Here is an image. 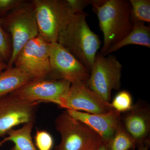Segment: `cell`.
<instances>
[{
    "label": "cell",
    "instance_id": "5",
    "mask_svg": "<svg viewBox=\"0 0 150 150\" xmlns=\"http://www.w3.org/2000/svg\"><path fill=\"white\" fill-rule=\"evenodd\" d=\"M55 123L61 137L55 150H97L103 141L96 132L66 111L56 118Z\"/></svg>",
    "mask_w": 150,
    "mask_h": 150
},
{
    "label": "cell",
    "instance_id": "26",
    "mask_svg": "<svg viewBox=\"0 0 150 150\" xmlns=\"http://www.w3.org/2000/svg\"><path fill=\"white\" fill-rule=\"evenodd\" d=\"M7 67V64L6 63H3L0 64V73H1L4 70L6 69Z\"/></svg>",
    "mask_w": 150,
    "mask_h": 150
},
{
    "label": "cell",
    "instance_id": "25",
    "mask_svg": "<svg viewBox=\"0 0 150 150\" xmlns=\"http://www.w3.org/2000/svg\"><path fill=\"white\" fill-rule=\"evenodd\" d=\"M149 144H146L138 146L137 150H149Z\"/></svg>",
    "mask_w": 150,
    "mask_h": 150
},
{
    "label": "cell",
    "instance_id": "17",
    "mask_svg": "<svg viewBox=\"0 0 150 150\" xmlns=\"http://www.w3.org/2000/svg\"><path fill=\"white\" fill-rule=\"evenodd\" d=\"M108 146L109 150H134L137 146L136 142L124 129L121 121Z\"/></svg>",
    "mask_w": 150,
    "mask_h": 150
},
{
    "label": "cell",
    "instance_id": "18",
    "mask_svg": "<svg viewBox=\"0 0 150 150\" xmlns=\"http://www.w3.org/2000/svg\"><path fill=\"white\" fill-rule=\"evenodd\" d=\"M132 21L150 22V0H130Z\"/></svg>",
    "mask_w": 150,
    "mask_h": 150
},
{
    "label": "cell",
    "instance_id": "7",
    "mask_svg": "<svg viewBox=\"0 0 150 150\" xmlns=\"http://www.w3.org/2000/svg\"><path fill=\"white\" fill-rule=\"evenodd\" d=\"M50 48V43L38 35L22 48L14 62V67L25 73L33 81L51 77Z\"/></svg>",
    "mask_w": 150,
    "mask_h": 150
},
{
    "label": "cell",
    "instance_id": "20",
    "mask_svg": "<svg viewBox=\"0 0 150 150\" xmlns=\"http://www.w3.org/2000/svg\"><path fill=\"white\" fill-rule=\"evenodd\" d=\"M34 143L38 150H51L54 147V139L48 131L37 130L34 137Z\"/></svg>",
    "mask_w": 150,
    "mask_h": 150
},
{
    "label": "cell",
    "instance_id": "24",
    "mask_svg": "<svg viewBox=\"0 0 150 150\" xmlns=\"http://www.w3.org/2000/svg\"><path fill=\"white\" fill-rule=\"evenodd\" d=\"M97 150H109L108 143L102 141Z\"/></svg>",
    "mask_w": 150,
    "mask_h": 150
},
{
    "label": "cell",
    "instance_id": "16",
    "mask_svg": "<svg viewBox=\"0 0 150 150\" xmlns=\"http://www.w3.org/2000/svg\"><path fill=\"white\" fill-rule=\"evenodd\" d=\"M34 123V122L25 123L20 129H13L8 132L4 141L13 142L14 145L11 150H38L31 137Z\"/></svg>",
    "mask_w": 150,
    "mask_h": 150
},
{
    "label": "cell",
    "instance_id": "12",
    "mask_svg": "<svg viewBox=\"0 0 150 150\" xmlns=\"http://www.w3.org/2000/svg\"><path fill=\"white\" fill-rule=\"evenodd\" d=\"M66 111L73 118L88 126L101 137L103 141L108 143L112 139L121 121V113L114 109L100 114L72 110Z\"/></svg>",
    "mask_w": 150,
    "mask_h": 150
},
{
    "label": "cell",
    "instance_id": "19",
    "mask_svg": "<svg viewBox=\"0 0 150 150\" xmlns=\"http://www.w3.org/2000/svg\"><path fill=\"white\" fill-rule=\"evenodd\" d=\"M110 103L113 109L121 113L128 112L134 105L132 96L129 91L125 90L119 92Z\"/></svg>",
    "mask_w": 150,
    "mask_h": 150
},
{
    "label": "cell",
    "instance_id": "8",
    "mask_svg": "<svg viewBox=\"0 0 150 150\" xmlns=\"http://www.w3.org/2000/svg\"><path fill=\"white\" fill-rule=\"evenodd\" d=\"M71 86V83L64 80L47 78L33 81L9 94L29 102L51 103L59 106Z\"/></svg>",
    "mask_w": 150,
    "mask_h": 150
},
{
    "label": "cell",
    "instance_id": "11",
    "mask_svg": "<svg viewBox=\"0 0 150 150\" xmlns=\"http://www.w3.org/2000/svg\"><path fill=\"white\" fill-rule=\"evenodd\" d=\"M59 106L66 110L92 114L105 113L113 109L110 103L90 89L84 82L71 84L68 93L61 99Z\"/></svg>",
    "mask_w": 150,
    "mask_h": 150
},
{
    "label": "cell",
    "instance_id": "21",
    "mask_svg": "<svg viewBox=\"0 0 150 150\" xmlns=\"http://www.w3.org/2000/svg\"><path fill=\"white\" fill-rule=\"evenodd\" d=\"M11 54V48L8 35L4 30L0 20V55L7 64Z\"/></svg>",
    "mask_w": 150,
    "mask_h": 150
},
{
    "label": "cell",
    "instance_id": "22",
    "mask_svg": "<svg viewBox=\"0 0 150 150\" xmlns=\"http://www.w3.org/2000/svg\"><path fill=\"white\" fill-rule=\"evenodd\" d=\"M70 11L74 14L84 11V8L92 5V1L89 0H65Z\"/></svg>",
    "mask_w": 150,
    "mask_h": 150
},
{
    "label": "cell",
    "instance_id": "3",
    "mask_svg": "<svg viewBox=\"0 0 150 150\" xmlns=\"http://www.w3.org/2000/svg\"><path fill=\"white\" fill-rule=\"evenodd\" d=\"M31 3L38 35L48 43L57 42L59 34L74 14L70 11L65 0H33Z\"/></svg>",
    "mask_w": 150,
    "mask_h": 150
},
{
    "label": "cell",
    "instance_id": "4",
    "mask_svg": "<svg viewBox=\"0 0 150 150\" xmlns=\"http://www.w3.org/2000/svg\"><path fill=\"white\" fill-rule=\"evenodd\" d=\"M1 21L10 33L12 38L11 54L7 64V69L13 67L16 56L25 45L38 35L37 22L31 1H25L10 12Z\"/></svg>",
    "mask_w": 150,
    "mask_h": 150
},
{
    "label": "cell",
    "instance_id": "27",
    "mask_svg": "<svg viewBox=\"0 0 150 150\" xmlns=\"http://www.w3.org/2000/svg\"><path fill=\"white\" fill-rule=\"evenodd\" d=\"M3 63H5V62H4V59H3L2 57L0 55V64H2Z\"/></svg>",
    "mask_w": 150,
    "mask_h": 150
},
{
    "label": "cell",
    "instance_id": "14",
    "mask_svg": "<svg viewBox=\"0 0 150 150\" xmlns=\"http://www.w3.org/2000/svg\"><path fill=\"white\" fill-rule=\"evenodd\" d=\"M133 29L129 34L117 44L110 47L105 56L118 51L124 46L137 45L150 48V27L145 23L132 21Z\"/></svg>",
    "mask_w": 150,
    "mask_h": 150
},
{
    "label": "cell",
    "instance_id": "23",
    "mask_svg": "<svg viewBox=\"0 0 150 150\" xmlns=\"http://www.w3.org/2000/svg\"><path fill=\"white\" fill-rule=\"evenodd\" d=\"M23 0H0V13H6L16 8L24 2Z\"/></svg>",
    "mask_w": 150,
    "mask_h": 150
},
{
    "label": "cell",
    "instance_id": "13",
    "mask_svg": "<svg viewBox=\"0 0 150 150\" xmlns=\"http://www.w3.org/2000/svg\"><path fill=\"white\" fill-rule=\"evenodd\" d=\"M124 129L136 142L137 146L149 144L150 110L149 106L138 102L121 117Z\"/></svg>",
    "mask_w": 150,
    "mask_h": 150
},
{
    "label": "cell",
    "instance_id": "10",
    "mask_svg": "<svg viewBox=\"0 0 150 150\" xmlns=\"http://www.w3.org/2000/svg\"><path fill=\"white\" fill-rule=\"evenodd\" d=\"M40 103L18 99L10 94L0 98V137L19 125L34 122Z\"/></svg>",
    "mask_w": 150,
    "mask_h": 150
},
{
    "label": "cell",
    "instance_id": "9",
    "mask_svg": "<svg viewBox=\"0 0 150 150\" xmlns=\"http://www.w3.org/2000/svg\"><path fill=\"white\" fill-rule=\"evenodd\" d=\"M50 79L64 80L71 84L86 83L89 77L86 68L57 42L50 43Z\"/></svg>",
    "mask_w": 150,
    "mask_h": 150
},
{
    "label": "cell",
    "instance_id": "2",
    "mask_svg": "<svg viewBox=\"0 0 150 150\" xmlns=\"http://www.w3.org/2000/svg\"><path fill=\"white\" fill-rule=\"evenodd\" d=\"M88 16L84 11L74 15L59 34L57 43L74 56L90 74L101 41L88 24L86 18Z\"/></svg>",
    "mask_w": 150,
    "mask_h": 150
},
{
    "label": "cell",
    "instance_id": "15",
    "mask_svg": "<svg viewBox=\"0 0 150 150\" xmlns=\"http://www.w3.org/2000/svg\"><path fill=\"white\" fill-rule=\"evenodd\" d=\"M32 81L28 75L18 68H7L0 73V98Z\"/></svg>",
    "mask_w": 150,
    "mask_h": 150
},
{
    "label": "cell",
    "instance_id": "1",
    "mask_svg": "<svg viewBox=\"0 0 150 150\" xmlns=\"http://www.w3.org/2000/svg\"><path fill=\"white\" fill-rule=\"evenodd\" d=\"M99 27L103 34L100 53L104 56L110 47L117 44L133 29L131 5L127 0L95 1Z\"/></svg>",
    "mask_w": 150,
    "mask_h": 150
},
{
    "label": "cell",
    "instance_id": "6",
    "mask_svg": "<svg viewBox=\"0 0 150 150\" xmlns=\"http://www.w3.org/2000/svg\"><path fill=\"white\" fill-rule=\"evenodd\" d=\"M122 65L115 56L97 54L86 84L106 102L110 103L111 92L121 87Z\"/></svg>",
    "mask_w": 150,
    "mask_h": 150
}]
</instances>
